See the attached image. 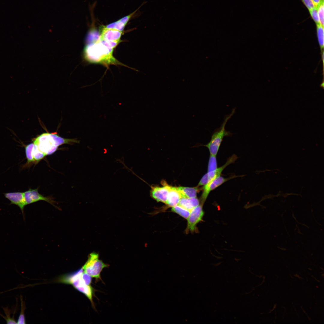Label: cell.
<instances>
[{
  "label": "cell",
  "instance_id": "cell-10",
  "mask_svg": "<svg viewBox=\"0 0 324 324\" xmlns=\"http://www.w3.org/2000/svg\"><path fill=\"white\" fill-rule=\"evenodd\" d=\"M164 186L160 187L152 186L150 194L151 196L158 202L166 203L170 186L163 182Z\"/></svg>",
  "mask_w": 324,
  "mask_h": 324
},
{
  "label": "cell",
  "instance_id": "cell-17",
  "mask_svg": "<svg viewBox=\"0 0 324 324\" xmlns=\"http://www.w3.org/2000/svg\"><path fill=\"white\" fill-rule=\"evenodd\" d=\"M172 211L186 219L189 217L190 212L189 210L178 205L172 207Z\"/></svg>",
  "mask_w": 324,
  "mask_h": 324
},
{
  "label": "cell",
  "instance_id": "cell-21",
  "mask_svg": "<svg viewBox=\"0 0 324 324\" xmlns=\"http://www.w3.org/2000/svg\"><path fill=\"white\" fill-rule=\"evenodd\" d=\"M20 299L21 302V311L17 323L25 324L26 321L24 314V310L26 308L25 303L23 301L22 296H20Z\"/></svg>",
  "mask_w": 324,
  "mask_h": 324
},
{
  "label": "cell",
  "instance_id": "cell-15",
  "mask_svg": "<svg viewBox=\"0 0 324 324\" xmlns=\"http://www.w3.org/2000/svg\"><path fill=\"white\" fill-rule=\"evenodd\" d=\"M134 12L123 17L117 21L107 25L106 27L116 29L122 32L125 26Z\"/></svg>",
  "mask_w": 324,
  "mask_h": 324
},
{
  "label": "cell",
  "instance_id": "cell-14",
  "mask_svg": "<svg viewBox=\"0 0 324 324\" xmlns=\"http://www.w3.org/2000/svg\"><path fill=\"white\" fill-rule=\"evenodd\" d=\"M178 205L190 212L194 208L200 205V201L196 197L188 198L182 197Z\"/></svg>",
  "mask_w": 324,
  "mask_h": 324
},
{
  "label": "cell",
  "instance_id": "cell-3",
  "mask_svg": "<svg viewBox=\"0 0 324 324\" xmlns=\"http://www.w3.org/2000/svg\"><path fill=\"white\" fill-rule=\"evenodd\" d=\"M235 110L236 108H233L230 114L225 116L220 127L215 129L213 132L209 142L203 145L208 148L210 154L216 156L224 137L232 135V133L227 131L225 127L228 121L235 113Z\"/></svg>",
  "mask_w": 324,
  "mask_h": 324
},
{
  "label": "cell",
  "instance_id": "cell-2",
  "mask_svg": "<svg viewBox=\"0 0 324 324\" xmlns=\"http://www.w3.org/2000/svg\"><path fill=\"white\" fill-rule=\"evenodd\" d=\"M72 142H77L76 140L64 139L55 134L49 133H44L41 134L33 141L34 143L46 155L53 154L59 146Z\"/></svg>",
  "mask_w": 324,
  "mask_h": 324
},
{
  "label": "cell",
  "instance_id": "cell-22",
  "mask_svg": "<svg viewBox=\"0 0 324 324\" xmlns=\"http://www.w3.org/2000/svg\"><path fill=\"white\" fill-rule=\"evenodd\" d=\"M4 312L6 314V316H4L0 313V315L3 317L6 320L7 323L8 324H16L17 322L15 320V318H11L10 310L9 309L8 307L2 308Z\"/></svg>",
  "mask_w": 324,
  "mask_h": 324
},
{
  "label": "cell",
  "instance_id": "cell-6",
  "mask_svg": "<svg viewBox=\"0 0 324 324\" xmlns=\"http://www.w3.org/2000/svg\"><path fill=\"white\" fill-rule=\"evenodd\" d=\"M238 176H234L228 178H224L218 176L214 178L202 188L203 192L201 196V205H203L206 200L210 192L218 187L227 181Z\"/></svg>",
  "mask_w": 324,
  "mask_h": 324
},
{
  "label": "cell",
  "instance_id": "cell-26",
  "mask_svg": "<svg viewBox=\"0 0 324 324\" xmlns=\"http://www.w3.org/2000/svg\"><path fill=\"white\" fill-rule=\"evenodd\" d=\"M300 0L309 10L315 7L312 0Z\"/></svg>",
  "mask_w": 324,
  "mask_h": 324
},
{
  "label": "cell",
  "instance_id": "cell-25",
  "mask_svg": "<svg viewBox=\"0 0 324 324\" xmlns=\"http://www.w3.org/2000/svg\"><path fill=\"white\" fill-rule=\"evenodd\" d=\"M309 12L311 17L316 24L320 23L317 8L315 7L309 10Z\"/></svg>",
  "mask_w": 324,
  "mask_h": 324
},
{
  "label": "cell",
  "instance_id": "cell-24",
  "mask_svg": "<svg viewBox=\"0 0 324 324\" xmlns=\"http://www.w3.org/2000/svg\"><path fill=\"white\" fill-rule=\"evenodd\" d=\"M320 24L324 26V0L317 7Z\"/></svg>",
  "mask_w": 324,
  "mask_h": 324
},
{
  "label": "cell",
  "instance_id": "cell-11",
  "mask_svg": "<svg viewBox=\"0 0 324 324\" xmlns=\"http://www.w3.org/2000/svg\"><path fill=\"white\" fill-rule=\"evenodd\" d=\"M4 196L5 198L10 201V204L15 205L20 208L24 218V208L26 205L24 199L23 192L6 193L4 194Z\"/></svg>",
  "mask_w": 324,
  "mask_h": 324
},
{
  "label": "cell",
  "instance_id": "cell-18",
  "mask_svg": "<svg viewBox=\"0 0 324 324\" xmlns=\"http://www.w3.org/2000/svg\"><path fill=\"white\" fill-rule=\"evenodd\" d=\"M316 25L318 40L320 46L322 49L323 48L324 44V26L320 23L316 24Z\"/></svg>",
  "mask_w": 324,
  "mask_h": 324
},
{
  "label": "cell",
  "instance_id": "cell-4",
  "mask_svg": "<svg viewBox=\"0 0 324 324\" xmlns=\"http://www.w3.org/2000/svg\"><path fill=\"white\" fill-rule=\"evenodd\" d=\"M83 272L82 268L77 271L62 277L59 281L61 282L72 284L77 290L83 293L90 300L94 307L92 298L94 294L93 288L90 285H86L81 278Z\"/></svg>",
  "mask_w": 324,
  "mask_h": 324
},
{
  "label": "cell",
  "instance_id": "cell-5",
  "mask_svg": "<svg viewBox=\"0 0 324 324\" xmlns=\"http://www.w3.org/2000/svg\"><path fill=\"white\" fill-rule=\"evenodd\" d=\"M99 259V255L95 252L90 254L82 267L84 272L96 279H100V274L103 269L108 266Z\"/></svg>",
  "mask_w": 324,
  "mask_h": 324
},
{
  "label": "cell",
  "instance_id": "cell-28",
  "mask_svg": "<svg viewBox=\"0 0 324 324\" xmlns=\"http://www.w3.org/2000/svg\"><path fill=\"white\" fill-rule=\"evenodd\" d=\"M324 0H312L316 8L319 6L321 2Z\"/></svg>",
  "mask_w": 324,
  "mask_h": 324
},
{
  "label": "cell",
  "instance_id": "cell-8",
  "mask_svg": "<svg viewBox=\"0 0 324 324\" xmlns=\"http://www.w3.org/2000/svg\"><path fill=\"white\" fill-rule=\"evenodd\" d=\"M25 200L26 205L37 202L40 200L46 201L54 205V201L50 197H44L40 194L37 189H30L23 192Z\"/></svg>",
  "mask_w": 324,
  "mask_h": 324
},
{
  "label": "cell",
  "instance_id": "cell-12",
  "mask_svg": "<svg viewBox=\"0 0 324 324\" xmlns=\"http://www.w3.org/2000/svg\"><path fill=\"white\" fill-rule=\"evenodd\" d=\"M182 197L177 187L170 186L165 203L169 206L172 207L178 205Z\"/></svg>",
  "mask_w": 324,
  "mask_h": 324
},
{
  "label": "cell",
  "instance_id": "cell-27",
  "mask_svg": "<svg viewBox=\"0 0 324 324\" xmlns=\"http://www.w3.org/2000/svg\"><path fill=\"white\" fill-rule=\"evenodd\" d=\"M81 278L86 285H90L92 281V278L90 276L87 274L83 272L81 275Z\"/></svg>",
  "mask_w": 324,
  "mask_h": 324
},
{
  "label": "cell",
  "instance_id": "cell-7",
  "mask_svg": "<svg viewBox=\"0 0 324 324\" xmlns=\"http://www.w3.org/2000/svg\"><path fill=\"white\" fill-rule=\"evenodd\" d=\"M204 214L201 205H199L191 210L187 219V232L189 231L193 232L196 230V224L201 220Z\"/></svg>",
  "mask_w": 324,
  "mask_h": 324
},
{
  "label": "cell",
  "instance_id": "cell-13",
  "mask_svg": "<svg viewBox=\"0 0 324 324\" xmlns=\"http://www.w3.org/2000/svg\"><path fill=\"white\" fill-rule=\"evenodd\" d=\"M238 157L235 154H233L229 158L226 163L221 166L217 168L215 170L207 172L206 174L208 182L215 178L220 176V174L226 167L231 164L234 163Z\"/></svg>",
  "mask_w": 324,
  "mask_h": 324
},
{
  "label": "cell",
  "instance_id": "cell-20",
  "mask_svg": "<svg viewBox=\"0 0 324 324\" xmlns=\"http://www.w3.org/2000/svg\"><path fill=\"white\" fill-rule=\"evenodd\" d=\"M33 155L34 161L37 162L40 161L46 156L44 153L41 151L38 146L34 144L33 150Z\"/></svg>",
  "mask_w": 324,
  "mask_h": 324
},
{
  "label": "cell",
  "instance_id": "cell-19",
  "mask_svg": "<svg viewBox=\"0 0 324 324\" xmlns=\"http://www.w3.org/2000/svg\"><path fill=\"white\" fill-rule=\"evenodd\" d=\"M34 146V143H31L25 147V153L27 159V164L34 161L33 155V150Z\"/></svg>",
  "mask_w": 324,
  "mask_h": 324
},
{
  "label": "cell",
  "instance_id": "cell-23",
  "mask_svg": "<svg viewBox=\"0 0 324 324\" xmlns=\"http://www.w3.org/2000/svg\"><path fill=\"white\" fill-rule=\"evenodd\" d=\"M216 156L210 154L208 167V172L215 170L217 167Z\"/></svg>",
  "mask_w": 324,
  "mask_h": 324
},
{
  "label": "cell",
  "instance_id": "cell-16",
  "mask_svg": "<svg viewBox=\"0 0 324 324\" xmlns=\"http://www.w3.org/2000/svg\"><path fill=\"white\" fill-rule=\"evenodd\" d=\"M177 188L182 197L188 198L196 197L197 194L200 190L197 186L194 188L179 187Z\"/></svg>",
  "mask_w": 324,
  "mask_h": 324
},
{
  "label": "cell",
  "instance_id": "cell-1",
  "mask_svg": "<svg viewBox=\"0 0 324 324\" xmlns=\"http://www.w3.org/2000/svg\"><path fill=\"white\" fill-rule=\"evenodd\" d=\"M113 48L109 42L98 40L88 43L84 49L85 58L88 62L106 64L117 63L112 56Z\"/></svg>",
  "mask_w": 324,
  "mask_h": 324
},
{
  "label": "cell",
  "instance_id": "cell-9",
  "mask_svg": "<svg viewBox=\"0 0 324 324\" xmlns=\"http://www.w3.org/2000/svg\"><path fill=\"white\" fill-rule=\"evenodd\" d=\"M122 33V32L119 30L103 26L101 30L100 39L104 41L118 43Z\"/></svg>",
  "mask_w": 324,
  "mask_h": 324
}]
</instances>
